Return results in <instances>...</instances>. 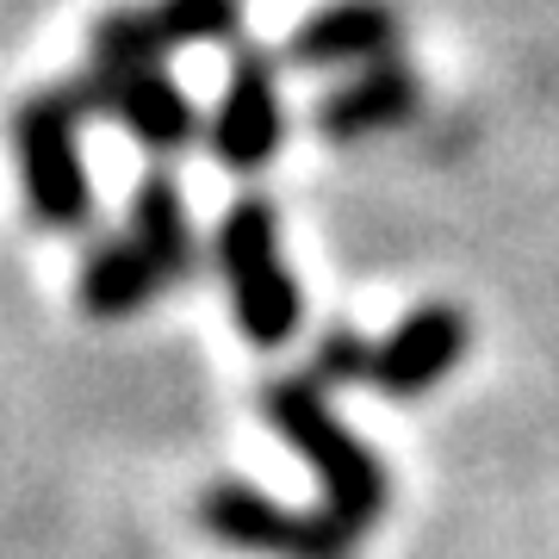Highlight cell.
Listing matches in <instances>:
<instances>
[{"label": "cell", "instance_id": "6da1fadb", "mask_svg": "<svg viewBox=\"0 0 559 559\" xmlns=\"http://www.w3.org/2000/svg\"><path fill=\"white\" fill-rule=\"evenodd\" d=\"M261 417L311 460L323 485V510H336L355 535H367L385 516V503H392L385 460L330 411V385H318L311 373H280L261 385Z\"/></svg>", "mask_w": 559, "mask_h": 559}, {"label": "cell", "instance_id": "7a4b0ae2", "mask_svg": "<svg viewBox=\"0 0 559 559\" xmlns=\"http://www.w3.org/2000/svg\"><path fill=\"white\" fill-rule=\"evenodd\" d=\"M466 348H473V318L460 305H417L385 342L330 330L305 373L330 392L336 385H373L385 399H423L466 360Z\"/></svg>", "mask_w": 559, "mask_h": 559}, {"label": "cell", "instance_id": "3957f363", "mask_svg": "<svg viewBox=\"0 0 559 559\" xmlns=\"http://www.w3.org/2000/svg\"><path fill=\"white\" fill-rule=\"evenodd\" d=\"M81 106L69 100V87H38L7 112V138H13V162H20V193L32 205V218L57 237H75L94 224V180H87V156H81Z\"/></svg>", "mask_w": 559, "mask_h": 559}, {"label": "cell", "instance_id": "277c9868", "mask_svg": "<svg viewBox=\"0 0 559 559\" xmlns=\"http://www.w3.org/2000/svg\"><path fill=\"white\" fill-rule=\"evenodd\" d=\"M218 274L230 286V311H237V330L255 348H286L305 323V299H299V280L280 255V212L274 200L261 193H242L230 212L218 218Z\"/></svg>", "mask_w": 559, "mask_h": 559}, {"label": "cell", "instance_id": "5b68a950", "mask_svg": "<svg viewBox=\"0 0 559 559\" xmlns=\"http://www.w3.org/2000/svg\"><path fill=\"white\" fill-rule=\"evenodd\" d=\"M200 528L224 547L242 554H267V559H355V528L336 510H293L274 503L255 485H205L200 491Z\"/></svg>", "mask_w": 559, "mask_h": 559}, {"label": "cell", "instance_id": "8992f818", "mask_svg": "<svg viewBox=\"0 0 559 559\" xmlns=\"http://www.w3.org/2000/svg\"><path fill=\"white\" fill-rule=\"evenodd\" d=\"M62 87H69V100L81 106V119L124 124L150 156H175V150H187V143L200 138V112H193L187 87H180L162 62H143V69L87 62V69H75Z\"/></svg>", "mask_w": 559, "mask_h": 559}, {"label": "cell", "instance_id": "52a82bcc", "mask_svg": "<svg viewBox=\"0 0 559 559\" xmlns=\"http://www.w3.org/2000/svg\"><path fill=\"white\" fill-rule=\"evenodd\" d=\"M205 143L230 175H255L274 162V150L286 143V94H280V62L267 50L237 44V62H230V81L218 94V112L205 124Z\"/></svg>", "mask_w": 559, "mask_h": 559}, {"label": "cell", "instance_id": "ba28073f", "mask_svg": "<svg viewBox=\"0 0 559 559\" xmlns=\"http://www.w3.org/2000/svg\"><path fill=\"white\" fill-rule=\"evenodd\" d=\"M399 44L404 13L392 0H330L293 25L280 62L286 69H367V62H392Z\"/></svg>", "mask_w": 559, "mask_h": 559}, {"label": "cell", "instance_id": "9c48e42d", "mask_svg": "<svg viewBox=\"0 0 559 559\" xmlns=\"http://www.w3.org/2000/svg\"><path fill=\"white\" fill-rule=\"evenodd\" d=\"M423 106V81L404 69L399 57L392 62H367L360 75H348L342 87H330L311 112V131L323 143H360V138H380V131H399V124L417 119Z\"/></svg>", "mask_w": 559, "mask_h": 559}, {"label": "cell", "instance_id": "30bf717a", "mask_svg": "<svg viewBox=\"0 0 559 559\" xmlns=\"http://www.w3.org/2000/svg\"><path fill=\"white\" fill-rule=\"evenodd\" d=\"M162 293H168V280H162V267L138 249L131 230H124V237H100L87 249V261H81V274H75V305L94 323H131V318H143Z\"/></svg>", "mask_w": 559, "mask_h": 559}, {"label": "cell", "instance_id": "8fae6325", "mask_svg": "<svg viewBox=\"0 0 559 559\" xmlns=\"http://www.w3.org/2000/svg\"><path fill=\"white\" fill-rule=\"evenodd\" d=\"M131 237L138 249L162 267L168 286H187L200 274V230H193V212H187V193L168 168H150L131 193Z\"/></svg>", "mask_w": 559, "mask_h": 559}, {"label": "cell", "instance_id": "7c38bea8", "mask_svg": "<svg viewBox=\"0 0 559 559\" xmlns=\"http://www.w3.org/2000/svg\"><path fill=\"white\" fill-rule=\"evenodd\" d=\"M162 50L193 44H242V0H150Z\"/></svg>", "mask_w": 559, "mask_h": 559}, {"label": "cell", "instance_id": "4fadbf2b", "mask_svg": "<svg viewBox=\"0 0 559 559\" xmlns=\"http://www.w3.org/2000/svg\"><path fill=\"white\" fill-rule=\"evenodd\" d=\"M162 32L150 20V7H106L87 25V62H106V69H143V62H162Z\"/></svg>", "mask_w": 559, "mask_h": 559}]
</instances>
